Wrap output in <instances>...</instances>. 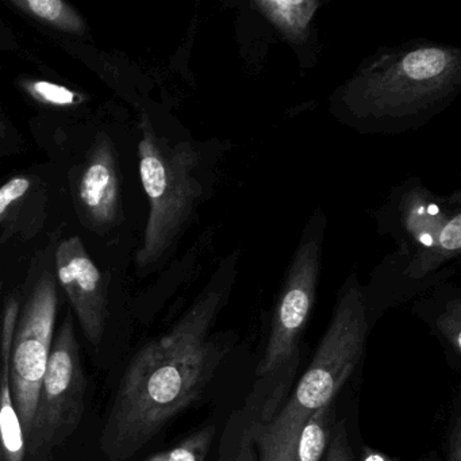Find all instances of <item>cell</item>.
<instances>
[{
	"label": "cell",
	"mask_w": 461,
	"mask_h": 461,
	"mask_svg": "<svg viewBox=\"0 0 461 461\" xmlns=\"http://www.w3.org/2000/svg\"><path fill=\"white\" fill-rule=\"evenodd\" d=\"M222 291L209 290L126 368L101 436L109 461H126L201 398L222 360L212 329Z\"/></svg>",
	"instance_id": "cell-1"
},
{
	"label": "cell",
	"mask_w": 461,
	"mask_h": 461,
	"mask_svg": "<svg viewBox=\"0 0 461 461\" xmlns=\"http://www.w3.org/2000/svg\"><path fill=\"white\" fill-rule=\"evenodd\" d=\"M140 176L149 199L144 244L137 255L141 268L156 263L168 249L187 220L199 185L194 176L196 158L188 145L171 147L144 126L139 145Z\"/></svg>",
	"instance_id": "cell-2"
},
{
	"label": "cell",
	"mask_w": 461,
	"mask_h": 461,
	"mask_svg": "<svg viewBox=\"0 0 461 461\" xmlns=\"http://www.w3.org/2000/svg\"><path fill=\"white\" fill-rule=\"evenodd\" d=\"M87 379L71 317L53 341L37 398L31 430L25 437V461H50L56 449L77 430L86 409Z\"/></svg>",
	"instance_id": "cell-3"
},
{
	"label": "cell",
	"mask_w": 461,
	"mask_h": 461,
	"mask_svg": "<svg viewBox=\"0 0 461 461\" xmlns=\"http://www.w3.org/2000/svg\"><path fill=\"white\" fill-rule=\"evenodd\" d=\"M458 72L457 53L420 48L377 64L358 77L350 91L357 104L374 114H410L444 95Z\"/></svg>",
	"instance_id": "cell-4"
},
{
	"label": "cell",
	"mask_w": 461,
	"mask_h": 461,
	"mask_svg": "<svg viewBox=\"0 0 461 461\" xmlns=\"http://www.w3.org/2000/svg\"><path fill=\"white\" fill-rule=\"evenodd\" d=\"M58 288L52 274L45 272L32 290L23 315H18L13 337L10 380L13 401L28 436L40 388L55 341Z\"/></svg>",
	"instance_id": "cell-5"
},
{
	"label": "cell",
	"mask_w": 461,
	"mask_h": 461,
	"mask_svg": "<svg viewBox=\"0 0 461 461\" xmlns=\"http://www.w3.org/2000/svg\"><path fill=\"white\" fill-rule=\"evenodd\" d=\"M318 275L320 249L317 242H303L296 252L277 302L268 342L256 371L258 377H267L279 371L295 355L314 303Z\"/></svg>",
	"instance_id": "cell-6"
},
{
	"label": "cell",
	"mask_w": 461,
	"mask_h": 461,
	"mask_svg": "<svg viewBox=\"0 0 461 461\" xmlns=\"http://www.w3.org/2000/svg\"><path fill=\"white\" fill-rule=\"evenodd\" d=\"M56 266L59 282L77 314L83 333L91 344H101L109 317L106 283L80 237H71L59 245Z\"/></svg>",
	"instance_id": "cell-7"
},
{
	"label": "cell",
	"mask_w": 461,
	"mask_h": 461,
	"mask_svg": "<svg viewBox=\"0 0 461 461\" xmlns=\"http://www.w3.org/2000/svg\"><path fill=\"white\" fill-rule=\"evenodd\" d=\"M77 201L91 225L96 228H109L120 220V171L114 148L104 134L98 136L80 172Z\"/></svg>",
	"instance_id": "cell-8"
},
{
	"label": "cell",
	"mask_w": 461,
	"mask_h": 461,
	"mask_svg": "<svg viewBox=\"0 0 461 461\" xmlns=\"http://www.w3.org/2000/svg\"><path fill=\"white\" fill-rule=\"evenodd\" d=\"M20 303L10 298L0 326V461H25L26 441L23 423L13 401L10 361Z\"/></svg>",
	"instance_id": "cell-9"
},
{
	"label": "cell",
	"mask_w": 461,
	"mask_h": 461,
	"mask_svg": "<svg viewBox=\"0 0 461 461\" xmlns=\"http://www.w3.org/2000/svg\"><path fill=\"white\" fill-rule=\"evenodd\" d=\"M10 6L18 12L69 34H85L87 25L82 15L63 0H12Z\"/></svg>",
	"instance_id": "cell-10"
},
{
	"label": "cell",
	"mask_w": 461,
	"mask_h": 461,
	"mask_svg": "<svg viewBox=\"0 0 461 461\" xmlns=\"http://www.w3.org/2000/svg\"><path fill=\"white\" fill-rule=\"evenodd\" d=\"M258 6L283 33L298 39L306 32L318 4L317 2H260Z\"/></svg>",
	"instance_id": "cell-11"
},
{
	"label": "cell",
	"mask_w": 461,
	"mask_h": 461,
	"mask_svg": "<svg viewBox=\"0 0 461 461\" xmlns=\"http://www.w3.org/2000/svg\"><path fill=\"white\" fill-rule=\"evenodd\" d=\"M214 433V426H207L191 434L177 447L158 453L145 461H206Z\"/></svg>",
	"instance_id": "cell-12"
},
{
	"label": "cell",
	"mask_w": 461,
	"mask_h": 461,
	"mask_svg": "<svg viewBox=\"0 0 461 461\" xmlns=\"http://www.w3.org/2000/svg\"><path fill=\"white\" fill-rule=\"evenodd\" d=\"M23 90L32 98L48 104V106H77V104L82 102V98L77 93L69 90V88L63 87V86L55 85V83L28 80V82H23Z\"/></svg>",
	"instance_id": "cell-13"
},
{
	"label": "cell",
	"mask_w": 461,
	"mask_h": 461,
	"mask_svg": "<svg viewBox=\"0 0 461 461\" xmlns=\"http://www.w3.org/2000/svg\"><path fill=\"white\" fill-rule=\"evenodd\" d=\"M437 328L456 355L461 353V304L458 299L447 304L437 320Z\"/></svg>",
	"instance_id": "cell-14"
},
{
	"label": "cell",
	"mask_w": 461,
	"mask_h": 461,
	"mask_svg": "<svg viewBox=\"0 0 461 461\" xmlns=\"http://www.w3.org/2000/svg\"><path fill=\"white\" fill-rule=\"evenodd\" d=\"M325 461H353L352 447L348 438L347 429L342 423L334 425L330 442L326 449Z\"/></svg>",
	"instance_id": "cell-15"
},
{
	"label": "cell",
	"mask_w": 461,
	"mask_h": 461,
	"mask_svg": "<svg viewBox=\"0 0 461 461\" xmlns=\"http://www.w3.org/2000/svg\"><path fill=\"white\" fill-rule=\"evenodd\" d=\"M31 188V180L26 176L13 177L0 187V220L6 214L13 203L25 196Z\"/></svg>",
	"instance_id": "cell-16"
},
{
	"label": "cell",
	"mask_w": 461,
	"mask_h": 461,
	"mask_svg": "<svg viewBox=\"0 0 461 461\" xmlns=\"http://www.w3.org/2000/svg\"><path fill=\"white\" fill-rule=\"evenodd\" d=\"M447 461H461V418L456 415L447 436Z\"/></svg>",
	"instance_id": "cell-17"
},
{
	"label": "cell",
	"mask_w": 461,
	"mask_h": 461,
	"mask_svg": "<svg viewBox=\"0 0 461 461\" xmlns=\"http://www.w3.org/2000/svg\"><path fill=\"white\" fill-rule=\"evenodd\" d=\"M360 461H398L379 450L372 449V447H363Z\"/></svg>",
	"instance_id": "cell-18"
},
{
	"label": "cell",
	"mask_w": 461,
	"mask_h": 461,
	"mask_svg": "<svg viewBox=\"0 0 461 461\" xmlns=\"http://www.w3.org/2000/svg\"><path fill=\"white\" fill-rule=\"evenodd\" d=\"M7 136V126L6 122L0 117V140L5 139Z\"/></svg>",
	"instance_id": "cell-19"
},
{
	"label": "cell",
	"mask_w": 461,
	"mask_h": 461,
	"mask_svg": "<svg viewBox=\"0 0 461 461\" xmlns=\"http://www.w3.org/2000/svg\"><path fill=\"white\" fill-rule=\"evenodd\" d=\"M4 39H2V37H0V48L4 47Z\"/></svg>",
	"instance_id": "cell-20"
}]
</instances>
